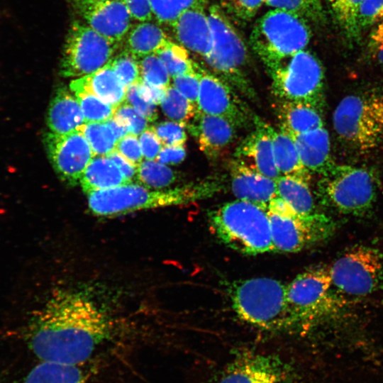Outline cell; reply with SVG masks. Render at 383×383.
Segmentation results:
<instances>
[{
    "mask_svg": "<svg viewBox=\"0 0 383 383\" xmlns=\"http://www.w3.org/2000/svg\"><path fill=\"white\" fill-rule=\"evenodd\" d=\"M231 187L237 199L267 209L277 196L276 180L267 177L234 158L230 164Z\"/></svg>",
    "mask_w": 383,
    "mask_h": 383,
    "instance_id": "cell-21",
    "label": "cell"
},
{
    "mask_svg": "<svg viewBox=\"0 0 383 383\" xmlns=\"http://www.w3.org/2000/svg\"><path fill=\"white\" fill-rule=\"evenodd\" d=\"M369 46L375 51L383 46V20L377 24L370 36Z\"/></svg>",
    "mask_w": 383,
    "mask_h": 383,
    "instance_id": "cell-54",
    "label": "cell"
},
{
    "mask_svg": "<svg viewBox=\"0 0 383 383\" xmlns=\"http://www.w3.org/2000/svg\"><path fill=\"white\" fill-rule=\"evenodd\" d=\"M177 177L171 168L156 160H145L138 167L137 180L148 188L164 189L172 185Z\"/></svg>",
    "mask_w": 383,
    "mask_h": 383,
    "instance_id": "cell-33",
    "label": "cell"
},
{
    "mask_svg": "<svg viewBox=\"0 0 383 383\" xmlns=\"http://www.w3.org/2000/svg\"><path fill=\"white\" fill-rule=\"evenodd\" d=\"M126 100L148 121L152 122L157 118L156 105L146 101L140 96L137 84L127 87Z\"/></svg>",
    "mask_w": 383,
    "mask_h": 383,
    "instance_id": "cell-45",
    "label": "cell"
},
{
    "mask_svg": "<svg viewBox=\"0 0 383 383\" xmlns=\"http://www.w3.org/2000/svg\"><path fill=\"white\" fill-rule=\"evenodd\" d=\"M299 361L276 351L235 349L206 383H303Z\"/></svg>",
    "mask_w": 383,
    "mask_h": 383,
    "instance_id": "cell-5",
    "label": "cell"
},
{
    "mask_svg": "<svg viewBox=\"0 0 383 383\" xmlns=\"http://www.w3.org/2000/svg\"><path fill=\"white\" fill-rule=\"evenodd\" d=\"M227 289L232 308L242 321L267 331H293L287 284L262 277L234 281Z\"/></svg>",
    "mask_w": 383,
    "mask_h": 383,
    "instance_id": "cell-3",
    "label": "cell"
},
{
    "mask_svg": "<svg viewBox=\"0 0 383 383\" xmlns=\"http://www.w3.org/2000/svg\"><path fill=\"white\" fill-rule=\"evenodd\" d=\"M265 2L272 9L292 13L307 22H320L323 18L321 0H265Z\"/></svg>",
    "mask_w": 383,
    "mask_h": 383,
    "instance_id": "cell-36",
    "label": "cell"
},
{
    "mask_svg": "<svg viewBox=\"0 0 383 383\" xmlns=\"http://www.w3.org/2000/svg\"><path fill=\"white\" fill-rule=\"evenodd\" d=\"M78 131L85 136L94 156H106L116 149L118 140L106 121L84 123Z\"/></svg>",
    "mask_w": 383,
    "mask_h": 383,
    "instance_id": "cell-31",
    "label": "cell"
},
{
    "mask_svg": "<svg viewBox=\"0 0 383 383\" xmlns=\"http://www.w3.org/2000/svg\"><path fill=\"white\" fill-rule=\"evenodd\" d=\"M272 91L279 100L301 102L321 110L324 72L319 60L302 50L268 70Z\"/></svg>",
    "mask_w": 383,
    "mask_h": 383,
    "instance_id": "cell-10",
    "label": "cell"
},
{
    "mask_svg": "<svg viewBox=\"0 0 383 383\" xmlns=\"http://www.w3.org/2000/svg\"><path fill=\"white\" fill-rule=\"evenodd\" d=\"M333 123L338 137L361 152L377 148L383 138L370 113L366 98L357 95L341 99L333 112Z\"/></svg>",
    "mask_w": 383,
    "mask_h": 383,
    "instance_id": "cell-14",
    "label": "cell"
},
{
    "mask_svg": "<svg viewBox=\"0 0 383 383\" xmlns=\"http://www.w3.org/2000/svg\"><path fill=\"white\" fill-rule=\"evenodd\" d=\"M360 30L377 25L383 20V0H362L357 11Z\"/></svg>",
    "mask_w": 383,
    "mask_h": 383,
    "instance_id": "cell-43",
    "label": "cell"
},
{
    "mask_svg": "<svg viewBox=\"0 0 383 383\" xmlns=\"http://www.w3.org/2000/svg\"><path fill=\"white\" fill-rule=\"evenodd\" d=\"M200 150L211 160L218 159L233 143L238 127L229 120L199 111L187 123Z\"/></svg>",
    "mask_w": 383,
    "mask_h": 383,
    "instance_id": "cell-18",
    "label": "cell"
},
{
    "mask_svg": "<svg viewBox=\"0 0 383 383\" xmlns=\"http://www.w3.org/2000/svg\"><path fill=\"white\" fill-rule=\"evenodd\" d=\"M165 65L171 78L196 73V62L189 57L183 46L170 41L155 53Z\"/></svg>",
    "mask_w": 383,
    "mask_h": 383,
    "instance_id": "cell-34",
    "label": "cell"
},
{
    "mask_svg": "<svg viewBox=\"0 0 383 383\" xmlns=\"http://www.w3.org/2000/svg\"><path fill=\"white\" fill-rule=\"evenodd\" d=\"M195 68L200 82L199 111L225 118L238 128L254 124L255 116L229 83L196 63Z\"/></svg>",
    "mask_w": 383,
    "mask_h": 383,
    "instance_id": "cell-15",
    "label": "cell"
},
{
    "mask_svg": "<svg viewBox=\"0 0 383 383\" xmlns=\"http://www.w3.org/2000/svg\"><path fill=\"white\" fill-rule=\"evenodd\" d=\"M207 11L213 33V50L205 59L206 63L216 75L253 97L254 91L243 73L248 57L244 40L220 6L213 4Z\"/></svg>",
    "mask_w": 383,
    "mask_h": 383,
    "instance_id": "cell-11",
    "label": "cell"
},
{
    "mask_svg": "<svg viewBox=\"0 0 383 383\" xmlns=\"http://www.w3.org/2000/svg\"><path fill=\"white\" fill-rule=\"evenodd\" d=\"M328 1L343 33L349 39H356L360 33L357 16L362 0H328Z\"/></svg>",
    "mask_w": 383,
    "mask_h": 383,
    "instance_id": "cell-35",
    "label": "cell"
},
{
    "mask_svg": "<svg viewBox=\"0 0 383 383\" xmlns=\"http://www.w3.org/2000/svg\"><path fill=\"white\" fill-rule=\"evenodd\" d=\"M221 188L218 182L213 180L170 189H150L130 183L87 195L88 207L92 214L113 217L141 210L186 204L209 198Z\"/></svg>",
    "mask_w": 383,
    "mask_h": 383,
    "instance_id": "cell-2",
    "label": "cell"
},
{
    "mask_svg": "<svg viewBox=\"0 0 383 383\" xmlns=\"http://www.w3.org/2000/svg\"><path fill=\"white\" fill-rule=\"evenodd\" d=\"M317 192L325 206L344 215L360 217L374 207L377 182L366 168L334 163L321 175Z\"/></svg>",
    "mask_w": 383,
    "mask_h": 383,
    "instance_id": "cell-6",
    "label": "cell"
},
{
    "mask_svg": "<svg viewBox=\"0 0 383 383\" xmlns=\"http://www.w3.org/2000/svg\"><path fill=\"white\" fill-rule=\"evenodd\" d=\"M172 79V86L198 107L200 82L197 72L194 74L179 75Z\"/></svg>",
    "mask_w": 383,
    "mask_h": 383,
    "instance_id": "cell-44",
    "label": "cell"
},
{
    "mask_svg": "<svg viewBox=\"0 0 383 383\" xmlns=\"http://www.w3.org/2000/svg\"><path fill=\"white\" fill-rule=\"evenodd\" d=\"M307 21L292 13L272 9L255 23L250 44L267 70L302 50L310 41Z\"/></svg>",
    "mask_w": 383,
    "mask_h": 383,
    "instance_id": "cell-7",
    "label": "cell"
},
{
    "mask_svg": "<svg viewBox=\"0 0 383 383\" xmlns=\"http://www.w3.org/2000/svg\"><path fill=\"white\" fill-rule=\"evenodd\" d=\"M70 90L94 94L117 108L126 101L127 88L115 73L110 62L96 71L72 80Z\"/></svg>",
    "mask_w": 383,
    "mask_h": 383,
    "instance_id": "cell-22",
    "label": "cell"
},
{
    "mask_svg": "<svg viewBox=\"0 0 383 383\" xmlns=\"http://www.w3.org/2000/svg\"><path fill=\"white\" fill-rule=\"evenodd\" d=\"M47 125L50 132L66 134L78 131L85 123L76 97L65 87L59 88L49 104Z\"/></svg>",
    "mask_w": 383,
    "mask_h": 383,
    "instance_id": "cell-24",
    "label": "cell"
},
{
    "mask_svg": "<svg viewBox=\"0 0 383 383\" xmlns=\"http://www.w3.org/2000/svg\"><path fill=\"white\" fill-rule=\"evenodd\" d=\"M139 141L143 157L149 160L156 159L163 146L152 126L148 127L140 134Z\"/></svg>",
    "mask_w": 383,
    "mask_h": 383,
    "instance_id": "cell-47",
    "label": "cell"
},
{
    "mask_svg": "<svg viewBox=\"0 0 383 383\" xmlns=\"http://www.w3.org/2000/svg\"><path fill=\"white\" fill-rule=\"evenodd\" d=\"M292 137L302 164L310 172L321 176L335 163L331 156L329 134L324 126Z\"/></svg>",
    "mask_w": 383,
    "mask_h": 383,
    "instance_id": "cell-23",
    "label": "cell"
},
{
    "mask_svg": "<svg viewBox=\"0 0 383 383\" xmlns=\"http://www.w3.org/2000/svg\"><path fill=\"white\" fill-rule=\"evenodd\" d=\"M329 270L332 286L343 293L365 296L383 288V252L376 248L353 246Z\"/></svg>",
    "mask_w": 383,
    "mask_h": 383,
    "instance_id": "cell-12",
    "label": "cell"
},
{
    "mask_svg": "<svg viewBox=\"0 0 383 383\" xmlns=\"http://www.w3.org/2000/svg\"><path fill=\"white\" fill-rule=\"evenodd\" d=\"M79 183L86 194L129 184L118 167L106 156H94L82 174Z\"/></svg>",
    "mask_w": 383,
    "mask_h": 383,
    "instance_id": "cell-27",
    "label": "cell"
},
{
    "mask_svg": "<svg viewBox=\"0 0 383 383\" xmlns=\"http://www.w3.org/2000/svg\"><path fill=\"white\" fill-rule=\"evenodd\" d=\"M277 115L280 128L291 135L306 133L323 126L321 110L296 101L279 100Z\"/></svg>",
    "mask_w": 383,
    "mask_h": 383,
    "instance_id": "cell-26",
    "label": "cell"
},
{
    "mask_svg": "<svg viewBox=\"0 0 383 383\" xmlns=\"http://www.w3.org/2000/svg\"><path fill=\"white\" fill-rule=\"evenodd\" d=\"M365 98L370 113L383 137V94H372Z\"/></svg>",
    "mask_w": 383,
    "mask_h": 383,
    "instance_id": "cell-53",
    "label": "cell"
},
{
    "mask_svg": "<svg viewBox=\"0 0 383 383\" xmlns=\"http://www.w3.org/2000/svg\"><path fill=\"white\" fill-rule=\"evenodd\" d=\"M82 365L40 361L27 374L23 383H86Z\"/></svg>",
    "mask_w": 383,
    "mask_h": 383,
    "instance_id": "cell-28",
    "label": "cell"
},
{
    "mask_svg": "<svg viewBox=\"0 0 383 383\" xmlns=\"http://www.w3.org/2000/svg\"><path fill=\"white\" fill-rule=\"evenodd\" d=\"M277 195L300 215H310L316 210L309 182L299 177L281 175L277 180Z\"/></svg>",
    "mask_w": 383,
    "mask_h": 383,
    "instance_id": "cell-30",
    "label": "cell"
},
{
    "mask_svg": "<svg viewBox=\"0 0 383 383\" xmlns=\"http://www.w3.org/2000/svg\"><path fill=\"white\" fill-rule=\"evenodd\" d=\"M142 79L146 82L160 88L167 89L170 85V76L156 54L143 57L139 61Z\"/></svg>",
    "mask_w": 383,
    "mask_h": 383,
    "instance_id": "cell-40",
    "label": "cell"
},
{
    "mask_svg": "<svg viewBox=\"0 0 383 383\" xmlns=\"http://www.w3.org/2000/svg\"><path fill=\"white\" fill-rule=\"evenodd\" d=\"M171 40L163 30L150 21L134 26L127 35V50L137 58L155 54Z\"/></svg>",
    "mask_w": 383,
    "mask_h": 383,
    "instance_id": "cell-29",
    "label": "cell"
},
{
    "mask_svg": "<svg viewBox=\"0 0 383 383\" xmlns=\"http://www.w3.org/2000/svg\"><path fill=\"white\" fill-rule=\"evenodd\" d=\"M205 5L201 3L187 9L171 26L183 47L204 59L210 56L213 50V33Z\"/></svg>",
    "mask_w": 383,
    "mask_h": 383,
    "instance_id": "cell-19",
    "label": "cell"
},
{
    "mask_svg": "<svg viewBox=\"0 0 383 383\" xmlns=\"http://www.w3.org/2000/svg\"><path fill=\"white\" fill-rule=\"evenodd\" d=\"M110 63L126 88L138 83L142 79L138 58L127 50L113 57Z\"/></svg>",
    "mask_w": 383,
    "mask_h": 383,
    "instance_id": "cell-39",
    "label": "cell"
},
{
    "mask_svg": "<svg viewBox=\"0 0 383 383\" xmlns=\"http://www.w3.org/2000/svg\"><path fill=\"white\" fill-rule=\"evenodd\" d=\"M329 267H318L297 274L287 284V302L293 331L307 329L338 311L332 294Z\"/></svg>",
    "mask_w": 383,
    "mask_h": 383,
    "instance_id": "cell-9",
    "label": "cell"
},
{
    "mask_svg": "<svg viewBox=\"0 0 383 383\" xmlns=\"http://www.w3.org/2000/svg\"><path fill=\"white\" fill-rule=\"evenodd\" d=\"M112 129L118 141L129 133L128 128L121 122L117 121L113 117L106 121Z\"/></svg>",
    "mask_w": 383,
    "mask_h": 383,
    "instance_id": "cell-55",
    "label": "cell"
},
{
    "mask_svg": "<svg viewBox=\"0 0 383 383\" xmlns=\"http://www.w3.org/2000/svg\"><path fill=\"white\" fill-rule=\"evenodd\" d=\"M128 11L135 20L140 22L150 21L153 11L150 0H123Z\"/></svg>",
    "mask_w": 383,
    "mask_h": 383,
    "instance_id": "cell-48",
    "label": "cell"
},
{
    "mask_svg": "<svg viewBox=\"0 0 383 383\" xmlns=\"http://www.w3.org/2000/svg\"><path fill=\"white\" fill-rule=\"evenodd\" d=\"M82 109L85 123L104 122L113 117L116 108L92 94L73 92Z\"/></svg>",
    "mask_w": 383,
    "mask_h": 383,
    "instance_id": "cell-37",
    "label": "cell"
},
{
    "mask_svg": "<svg viewBox=\"0 0 383 383\" xmlns=\"http://www.w3.org/2000/svg\"><path fill=\"white\" fill-rule=\"evenodd\" d=\"M374 57L377 61L383 66V46L374 51Z\"/></svg>",
    "mask_w": 383,
    "mask_h": 383,
    "instance_id": "cell-56",
    "label": "cell"
},
{
    "mask_svg": "<svg viewBox=\"0 0 383 383\" xmlns=\"http://www.w3.org/2000/svg\"><path fill=\"white\" fill-rule=\"evenodd\" d=\"M92 1H106V0H92Z\"/></svg>",
    "mask_w": 383,
    "mask_h": 383,
    "instance_id": "cell-57",
    "label": "cell"
},
{
    "mask_svg": "<svg viewBox=\"0 0 383 383\" xmlns=\"http://www.w3.org/2000/svg\"><path fill=\"white\" fill-rule=\"evenodd\" d=\"M43 141L49 160L59 178L68 185H76L94 157L84 134L80 131L66 134L48 132Z\"/></svg>",
    "mask_w": 383,
    "mask_h": 383,
    "instance_id": "cell-16",
    "label": "cell"
},
{
    "mask_svg": "<svg viewBox=\"0 0 383 383\" xmlns=\"http://www.w3.org/2000/svg\"><path fill=\"white\" fill-rule=\"evenodd\" d=\"M137 84L138 91L144 99L155 105L160 104L165 96L166 89L153 86L143 79Z\"/></svg>",
    "mask_w": 383,
    "mask_h": 383,
    "instance_id": "cell-52",
    "label": "cell"
},
{
    "mask_svg": "<svg viewBox=\"0 0 383 383\" xmlns=\"http://www.w3.org/2000/svg\"><path fill=\"white\" fill-rule=\"evenodd\" d=\"M115 150L137 167L143 161V155L138 135L127 134L117 142Z\"/></svg>",
    "mask_w": 383,
    "mask_h": 383,
    "instance_id": "cell-46",
    "label": "cell"
},
{
    "mask_svg": "<svg viewBox=\"0 0 383 383\" xmlns=\"http://www.w3.org/2000/svg\"><path fill=\"white\" fill-rule=\"evenodd\" d=\"M255 130L236 148L235 159L243 162L262 174L277 180L280 176L274 162L272 139L265 122L255 116Z\"/></svg>",
    "mask_w": 383,
    "mask_h": 383,
    "instance_id": "cell-20",
    "label": "cell"
},
{
    "mask_svg": "<svg viewBox=\"0 0 383 383\" xmlns=\"http://www.w3.org/2000/svg\"><path fill=\"white\" fill-rule=\"evenodd\" d=\"M150 1L157 21L170 26L184 11L195 5L205 3V0H150Z\"/></svg>",
    "mask_w": 383,
    "mask_h": 383,
    "instance_id": "cell-38",
    "label": "cell"
},
{
    "mask_svg": "<svg viewBox=\"0 0 383 383\" xmlns=\"http://www.w3.org/2000/svg\"><path fill=\"white\" fill-rule=\"evenodd\" d=\"M113 118L125 124L129 133L135 135H139L148 128V121L127 102L116 108Z\"/></svg>",
    "mask_w": 383,
    "mask_h": 383,
    "instance_id": "cell-42",
    "label": "cell"
},
{
    "mask_svg": "<svg viewBox=\"0 0 383 383\" xmlns=\"http://www.w3.org/2000/svg\"><path fill=\"white\" fill-rule=\"evenodd\" d=\"M113 331L111 318L87 294L60 289L32 315L26 340L40 361L82 365Z\"/></svg>",
    "mask_w": 383,
    "mask_h": 383,
    "instance_id": "cell-1",
    "label": "cell"
},
{
    "mask_svg": "<svg viewBox=\"0 0 383 383\" xmlns=\"http://www.w3.org/2000/svg\"><path fill=\"white\" fill-rule=\"evenodd\" d=\"M233 10L240 19L248 21L255 16L265 0H233Z\"/></svg>",
    "mask_w": 383,
    "mask_h": 383,
    "instance_id": "cell-50",
    "label": "cell"
},
{
    "mask_svg": "<svg viewBox=\"0 0 383 383\" xmlns=\"http://www.w3.org/2000/svg\"><path fill=\"white\" fill-rule=\"evenodd\" d=\"M270 219L273 252H298L321 243L334 233L335 224L319 212L300 215L282 198L276 196L267 209Z\"/></svg>",
    "mask_w": 383,
    "mask_h": 383,
    "instance_id": "cell-8",
    "label": "cell"
},
{
    "mask_svg": "<svg viewBox=\"0 0 383 383\" xmlns=\"http://www.w3.org/2000/svg\"><path fill=\"white\" fill-rule=\"evenodd\" d=\"M115 45L86 23L73 22L62 52L61 75L80 77L96 71L111 60Z\"/></svg>",
    "mask_w": 383,
    "mask_h": 383,
    "instance_id": "cell-13",
    "label": "cell"
},
{
    "mask_svg": "<svg viewBox=\"0 0 383 383\" xmlns=\"http://www.w3.org/2000/svg\"><path fill=\"white\" fill-rule=\"evenodd\" d=\"M74 6L85 23L116 44L127 35L131 16L123 0H73Z\"/></svg>",
    "mask_w": 383,
    "mask_h": 383,
    "instance_id": "cell-17",
    "label": "cell"
},
{
    "mask_svg": "<svg viewBox=\"0 0 383 383\" xmlns=\"http://www.w3.org/2000/svg\"><path fill=\"white\" fill-rule=\"evenodd\" d=\"M186 157L184 145H163L156 161L164 165H177L181 163Z\"/></svg>",
    "mask_w": 383,
    "mask_h": 383,
    "instance_id": "cell-49",
    "label": "cell"
},
{
    "mask_svg": "<svg viewBox=\"0 0 383 383\" xmlns=\"http://www.w3.org/2000/svg\"><path fill=\"white\" fill-rule=\"evenodd\" d=\"M265 127L272 139L274 162L280 174L309 182L311 172L302 164L292 135L280 128L274 129L266 122Z\"/></svg>",
    "mask_w": 383,
    "mask_h": 383,
    "instance_id": "cell-25",
    "label": "cell"
},
{
    "mask_svg": "<svg viewBox=\"0 0 383 383\" xmlns=\"http://www.w3.org/2000/svg\"><path fill=\"white\" fill-rule=\"evenodd\" d=\"M208 220L212 232L227 247L247 255L273 252L267 209L236 199L211 211Z\"/></svg>",
    "mask_w": 383,
    "mask_h": 383,
    "instance_id": "cell-4",
    "label": "cell"
},
{
    "mask_svg": "<svg viewBox=\"0 0 383 383\" xmlns=\"http://www.w3.org/2000/svg\"><path fill=\"white\" fill-rule=\"evenodd\" d=\"M187 124L177 121H163L152 126L162 145H184Z\"/></svg>",
    "mask_w": 383,
    "mask_h": 383,
    "instance_id": "cell-41",
    "label": "cell"
},
{
    "mask_svg": "<svg viewBox=\"0 0 383 383\" xmlns=\"http://www.w3.org/2000/svg\"><path fill=\"white\" fill-rule=\"evenodd\" d=\"M120 169L123 177L130 184L137 179L138 167L119 153L116 150H113L107 155Z\"/></svg>",
    "mask_w": 383,
    "mask_h": 383,
    "instance_id": "cell-51",
    "label": "cell"
},
{
    "mask_svg": "<svg viewBox=\"0 0 383 383\" xmlns=\"http://www.w3.org/2000/svg\"><path fill=\"white\" fill-rule=\"evenodd\" d=\"M226 1H232L233 0H226Z\"/></svg>",
    "mask_w": 383,
    "mask_h": 383,
    "instance_id": "cell-58",
    "label": "cell"
},
{
    "mask_svg": "<svg viewBox=\"0 0 383 383\" xmlns=\"http://www.w3.org/2000/svg\"><path fill=\"white\" fill-rule=\"evenodd\" d=\"M160 105L162 112L168 118L187 125L199 111L197 106L171 85L166 89Z\"/></svg>",
    "mask_w": 383,
    "mask_h": 383,
    "instance_id": "cell-32",
    "label": "cell"
}]
</instances>
